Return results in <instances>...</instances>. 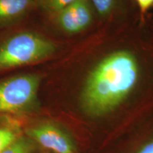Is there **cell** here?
<instances>
[{"label": "cell", "instance_id": "cell-1", "mask_svg": "<svg viewBox=\"0 0 153 153\" xmlns=\"http://www.w3.org/2000/svg\"><path fill=\"white\" fill-rule=\"evenodd\" d=\"M138 57L127 50H118L103 57L87 76L80 94L82 110L88 116L99 118L123 104L141 77Z\"/></svg>", "mask_w": 153, "mask_h": 153}, {"label": "cell", "instance_id": "cell-2", "mask_svg": "<svg viewBox=\"0 0 153 153\" xmlns=\"http://www.w3.org/2000/svg\"><path fill=\"white\" fill-rule=\"evenodd\" d=\"M57 50L54 42L35 31L7 34L0 39V73L46 60Z\"/></svg>", "mask_w": 153, "mask_h": 153}, {"label": "cell", "instance_id": "cell-3", "mask_svg": "<svg viewBox=\"0 0 153 153\" xmlns=\"http://www.w3.org/2000/svg\"><path fill=\"white\" fill-rule=\"evenodd\" d=\"M41 76L36 73L11 75L0 79V115L29 111L37 102Z\"/></svg>", "mask_w": 153, "mask_h": 153}, {"label": "cell", "instance_id": "cell-4", "mask_svg": "<svg viewBox=\"0 0 153 153\" xmlns=\"http://www.w3.org/2000/svg\"><path fill=\"white\" fill-rule=\"evenodd\" d=\"M26 135L43 148L55 153H76L73 137L57 123L41 121L25 130Z\"/></svg>", "mask_w": 153, "mask_h": 153}, {"label": "cell", "instance_id": "cell-5", "mask_svg": "<svg viewBox=\"0 0 153 153\" xmlns=\"http://www.w3.org/2000/svg\"><path fill=\"white\" fill-rule=\"evenodd\" d=\"M52 16L57 27L68 34L77 33L86 29L93 19L88 0H76Z\"/></svg>", "mask_w": 153, "mask_h": 153}, {"label": "cell", "instance_id": "cell-6", "mask_svg": "<svg viewBox=\"0 0 153 153\" xmlns=\"http://www.w3.org/2000/svg\"><path fill=\"white\" fill-rule=\"evenodd\" d=\"M36 6V0H0V28L22 20Z\"/></svg>", "mask_w": 153, "mask_h": 153}, {"label": "cell", "instance_id": "cell-7", "mask_svg": "<svg viewBox=\"0 0 153 153\" xmlns=\"http://www.w3.org/2000/svg\"><path fill=\"white\" fill-rule=\"evenodd\" d=\"M18 126L14 125L0 126V153L21 136Z\"/></svg>", "mask_w": 153, "mask_h": 153}, {"label": "cell", "instance_id": "cell-8", "mask_svg": "<svg viewBox=\"0 0 153 153\" xmlns=\"http://www.w3.org/2000/svg\"><path fill=\"white\" fill-rule=\"evenodd\" d=\"M34 142L26 135H21L1 153H32Z\"/></svg>", "mask_w": 153, "mask_h": 153}, {"label": "cell", "instance_id": "cell-9", "mask_svg": "<svg viewBox=\"0 0 153 153\" xmlns=\"http://www.w3.org/2000/svg\"><path fill=\"white\" fill-rule=\"evenodd\" d=\"M76 0H36V4L48 14L53 16Z\"/></svg>", "mask_w": 153, "mask_h": 153}, {"label": "cell", "instance_id": "cell-10", "mask_svg": "<svg viewBox=\"0 0 153 153\" xmlns=\"http://www.w3.org/2000/svg\"><path fill=\"white\" fill-rule=\"evenodd\" d=\"M90 1L101 16H106L114 10L117 0H90Z\"/></svg>", "mask_w": 153, "mask_h": 153}, {"label": "cell", "instance_id": "cell-11", "mask_svg": "<svg viewBox=\"0 0 153 153\" xmlns=\"http://www.w3.org/2000/svg\"><path fill=\"white\" fill-rule=\"evenodd\" d=\"M135 153H153V136L147 140Z\"/></svg>", "mask_w": 153, "mask_h": 153}, {"label": "cell", "instance_id": "cell-12", "mask_svg": "<svg viewBox=\"0 0 153 153\" xmlns=\"http://www.w3.org/2000/svg\"><path fill=\"white\" fill-rule=\"evenodd\" d=\"M142 16L153 7V0H136Z\"/></svg>", "mask_w": 153, "mask_h": 153}]
</instances>
